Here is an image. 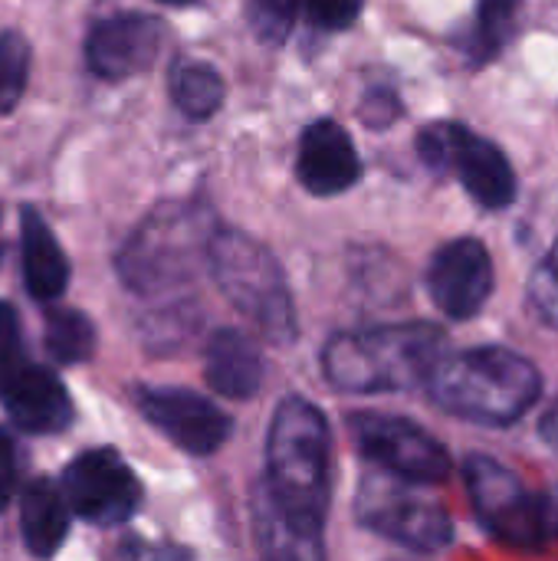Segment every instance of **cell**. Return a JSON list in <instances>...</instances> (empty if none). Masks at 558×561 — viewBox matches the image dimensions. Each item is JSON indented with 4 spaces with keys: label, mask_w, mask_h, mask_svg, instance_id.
<instances>
[{
    "label": "cell",
    "mask_w": 558,
    "mask_h": 561,
    "mask_svg": "<svg viewBox=\"0 0 558 561\" xmlns=\"http://www.w3.org/2000/svg\"><path fill=\"white\" fill-rule=\"evenodd\" d=\"M253 546L260 561H326L322 526L286 513L266 483L253 490Z\"/></svg>",
    "instance_id": "2e32d148"
},
{
    "label": "cell",
    "mask_w": 558,
    "mask_h": 561,
    "mask_svg": "<svg viewBox=\"0 0 558 561\" xmlns=\"http://www.w3.org/2000/svg\"><path fill=\"white\" fill-rule=\"evenodd\" d=\"M467 493L477 519L506 546L539 549L553 533V510L546 500L529 493L523 480L497 463L493 457L474 454L464 467Z\"/></svg>",
    "instance_id": "8992f818"
},
{
    "label": "cell",
    "mask_w": 558,
    "mask_h": 561,
    "mask_svg": "<svg viewBox=\"0 0 558 561\" xmlns=\"http://www.w3.org/2000/svg\"><path fill=\"white\" fill-rule=\"evenodd\" d=\"M171 99L187 118H210L224 102V79L207 62H178L171 72Z\"/></svg>",
    "instance_id": "ffe728a7"
},
{
    "label": "cell",
    "mask_w": 558,
    "mask_h": 561,
    "mask_svg": "<svg viewBox=\"0 0 558 561\" xmlns=\"http://www.w3.org/2000/svg\"><path fill=\"white\" fill-rule=\"evenodd\" d=\"M520 0H480V16H477V36L480 46L490 53L500 46V39L506 36V26L516 13Z\"/></svg>",
    "instance_id": "d4e9b609"
},
{
    "label": "cell",
    "mask_w": 558,
    "mask_h": 561,
    "mask_svg": "<svg viewBox=\"0 0 558 561\" xmlns=\"http://www.w3.org/2000/svg\"><path fill=\"white\" fill-rule=\"evenodd\" d=\"M263 483L276 503L303 523L322 526L332 490V434L306 398H286L266 437Z\"/></svg>",
    "instance_id": "3957f363"
},
{
    "label": "cell",
    "mask_w": 558,
    "mask_h": 561,
    "mask_svg": "<svg viewBox=\"0 0 558 561\" xmlns=\"http://www.w3.org/2000/svg\"><path fill=\"white\" fill-rule=\"evenodd\" d=\"M355 516L365 529L414 552H437L451 546L454 523L447 510L424 490V483L372 470L358 483Z\"/></svg>",
    "instance_id": "5b68a950"
},
{
    "label": "cell",
    "mask_w": 558,
    "mask_h": 561,
    "mask_svg": "<svg viewBox=\"0 0 558 561\" xmlns=\"http://www.w3.org/2000/svg\"><path fill=\"white\" fill-rule=\"evenodd\" d=\"M62 496L69 510L95 526H122L141 506V483L132 467L109 447L79 454L62 470Z\"/></svg>",
    "instance_id": "30bf717a"
},
{
    "label": "cell",
    "mask_w": 558,
    "mask_h": 561,
    "mask_svg": "<svg viewBox=\"0 0 558 561\" xmlns=\"http://www.w3.org/2000/svg\"><path fill=\"white\" fill-rule=\"evenodd\" d=\"M250 30L260 43H283L296 23V0H250L247 7Z\"/></svg>",
    "instance_id": "603a6c76"
},
{
    "label": "cell",
    "mask_w": 558,
    "mask_h": 561,
    "mask_svg": "<svg viewBox=\"0 0 558 561\" xmlns=\"http://www.w3.org/2000/svg\"><path fill=\"white\" fill-rule=\"evenodd\" d=\"M529 299L536 306V312L558 329V243L553 253L539 263V270L529 279Z\"/></svg>",
    "instance_id": "cb8c5ba5"
},
{
    "label": "cell",
    "mask_w": 558,
    "mask_h": 561,
    "mask_svg": "<svg viewBox=\"0 0 558 561\" xmlns=\"http://www.w3.org/2000/svg\"><path fill=\"white\" fill-rule=\"evenodd\" d=\"M296 171L306 191L319 197H332V194L349 191L358 181L362 164L345 128H339L332 118H319L303 131Z\"/></svg>",
    "instance_id": "9a60e30c"
},
{
    "label": "cell",
    "mask_w": 558,
    "mask_h": 561,
    "mask_svg": "<svg viewBox=\"0 0 558 561\" xmlns=\"http://www.w3.org/2000/svg\"><path fill=\"white\" fill-rule=\"evenodd\" d=\"M0 401L23 434H59L72 421V401L62 381L49 368L30 362L0 375Z\"/></svg>",
    "instance_id": "5bb4252c"
},
{
    "label": "cell",
    "mask_w": 558,
    "mask_h": 561,
    "mask_svg": "<svg viewBox=\"0 0 558 561\" xmlns=\"http://www.w3.org/2000/svg\"><path fill=\"white\" fill-rule=\"evenodd\" d=\"M447 332L431 322L342 332L322 352L326 378L339 391L378 394L428 385L447 358Z\"/></svg>",
    "instance_id": "6da1fadb"
},
{
    "label": "cell",
    "mask_w": 558,
    "mask_h": 561,
    "mask_svg": "<svg viewBox=\"0 0 558 561\" xmlns=\"http://www.w3.org/2000/svg\"><path fill=\"white\" fill-rule=\"evenodd\" d=\"M161 23L145 13H118L89 30L86 62L102 79H128L148 69L161 49Z\"/></svg>",
    "instance_id": "4fadbf2b"
},
{
    "label": "cell",
    "mask_w": 558,
    "mask_h": 561,
    "mask_svg": "<svg viewBox=\"0 0 558 561\" xmlns=\"http://www.w3.org/2000/svg\"><path fill=\"white\" fill-rule=\"evenodd\" d=\"M0 253H3V247H0Z\"/></svg>",
    "instance_id": "1f68e13d"
},
{
    "label": "cell",
    "mask_w": 558,
    "mask_h": 561,
    "mask_svg": "<svg viewBox=\"0 0 558 561\" xmlns=\"http://www.w3.org/2000/svg\"><path fill=\"white\" fill-rule=\"evenodd\" d=\"M428 391L447 414L503 427L539 401L543 378L529 358L500 345H483L447 355L431 375Z\"/></svg>",
    "instance_id": "7a4b0ae2"
},
{
    "label": "cell",
    "mask_w": 558,
    "mask_h": 561,
    "mask_svg": "<svg viewBox=\"0 0 558 561\" xmlns=\"http://www.w3.org/2000/svg\"><path fill=\"white\" fill-rule=\"evenodd\" d=\"M204 375L217 394H224L230 401H247L263 385V358L243 332L220 329V332H214V339L207 345Z\"/></svg>",
    "instance_id": "e0dca14e"
},
{
    "label": "cell",
    "mask_w": 558,
    "mask_h": 561,
    "mask_svg": "<svg viewBox=\"0 0 558 561\" xmlns=\"http://www.w3.org/2000/svg\"><path fill=\"white\" fill-rule=\"evenodd\" d=\"M20 253H23L26 293L39 302L59 299L69 283V260L56 243L49 224L33 207H26L20 220Z\"/></svg>",
    "instance_id": "ac0fdd59"
},
{
    "label": "cell",
    "mask_w": 558,
    "mask_h": 561,
    "mask_svg": "<svg viewBox=\"0 0 558 561\" xmlns=\"http://www.w3.org/2000/svg\"><path fill=\"white\" fill-rule=\"evenodd\" d=\"M349 427L358 450L395 477L414 483H441L451 473V454L444 444L421 431L414 421L362 411L349 417Z\"/></svg>",
    "instance_id": "9c48e42d"
},
{
    "label": "cell",
    "mask_w": 558,
    "mask_h": 561,
    "mask_svg": "<svg viewBox=\"0 0 558 561\" xmlns=\"http://www.w3.org/2000/svg\"><path fill=\"white\" fill-rule=\"evenodd\" d=\"M46 348L59 365H79L95 352V325L79 309H49Z\"/></svg>",
    "instance_id": "44dd1931"
},
{
    "label": "cell",
    "mask_w": 558,
    "mask_h": 561,
    "mask_svg": "<svg viewBox=\"0 0 558 561\" xmlns=\"http://www.w3.org/2000/svg\"><path fill=\"white\" fill-rule=\"evenodd\" d=\"M539 431H543V440L558 454V401L549 408V414L543 417V427Z\"/></svg>",
    "instance_id": "f1b7e54d"
},
{
    "label": "cell",
    "mask_w": 558,
    "mask_h": 561,
    "mask_svg": "<svg viewBox=\"0 0 558 561\" xmlns=\"http://www.w3.org/2000/svg\"><path fill=\"white\" fill-rule=\"evenodd\" d=\"M220 293L240 309L266 339L289 342L296 335V312L283 279V270L257 240L237 230H224L207 250Z\"/></svg>",
    "instance_id": "277c9868"
},
{
    "label": "cell",
    "mask_w": 558,
    "mask_h": 561,
    "mask_svg": "<svg viewBox=\"0 0 558 561\" xmlns=\"http://www.w3.org/2000/svg\"><path fill=\"white\" fill-rule=\"evenodd\" d=\"M69 503L49 480H33L20 496V533L36 559H53L69 536Z\"/></svg>",
    "instance_id": "d6986e66"
},
{
    "label": "cell",
    "mask_w": 558,
    "mask_h": 561,
    "mask_svg": "<svg viewBox=\"0 0 558 561\" xmlns=\"http://www.w3.org/2000/svg\"><path fill=\"white\" fill-rule=\"evenodd\" d=\"M164 3H191V0H164Z\"/></svg>",
    "instance_id": "4dcf8cb0"
},
{
    "label": "cell",
    "mask_w": 558,
    "mask_h": 561,
    "mask_svg": "<svg viewBox=\"0 0 558 561\" xmlns=\"http://www.w3.org/2000/svg\"><path fill=\"white\" fill-rule=\"evenodd\" d=\"M362 3L365 0H306V13L312 16V23L326 30H342L358 20Z\"/></svg>",
    "instance_id": "484cf974"
},
{
    "label": "cell",
    "mask_w": 558,
    "mask_h": 561,
    "mask_svg": "<svg viewBox=\"0 0 558 561\" xmlns=\"http://www.w3.org/2000/svg\"><path fill=\"white\" fill-rule=\"evenodd\" d=\"M421 158L441 171L454 168L467 194L490 207H510L516 197V174L506 161V154L487 141L470 135L464 125H434L421 135Z\"/></svg>",
    "instance_id": "ba28073f"
},
{
    "label": "cell",
    "mask_w": 558,
    "mask_h": 561,
    "mask_svg": "<svg viewBox=\"0 0 558 561\" xmlns=\"http://www.w3.org/2000/svg\"><path fill=\"white\" fill-rule=\"evenodd\" d=\"M30 76V43L16 30L0 33V115L13 112L26 92Z\"/></svg>",
    "instance_id": "7402d4cb"
},
{
    "label": "cell",
    "mask_w": 558,
    "mask_h": 561,
    "mask_svg": "<svg viewBox=\"0 0 558 561\" xmlns=\"http://www.w3.org/2000/svg\"><path fill=\"white\" fill-rule=\"evenodd\" d=\"M138 408L174 447L194 457L217 454L234 431L217 404L187 388H138Z\"/></svg>",
    "instance_id": "8fae6325"
},
{
    "label": "cell",
    "mask_w": 558,
    "mask_h": 561,
    "mask_svg": "<svg viewBox=\"0 0 558 561\" xmlns=\"http://www.w3.org/2000/svg\"><path fill=\"white\" fill-rule=\"evenodd\" d=\"M20 362V319L13 306L0 299V375L16 368Z\"/></svg>",
    "instance_id": "4316f807"
},
{
    "label": "cell",
    "mask_w": 558,
    "mask_h": 561,
    "mask_svg": "<svg viewBox=\"0 0 558 561\" xmlns=\"http://www.w3.org/2000/svg\"><path fill=\"white\" fill-rule=\"evenodd\" d=\"M214 237H201V224L191 214L151 217L118 253V273L135 293H161L194 276L201 250H210Z\"/></svg>",
    "instance_id": "52a82bcc"
},
{
    "label": "cell",
    "mask_w": 558,
    "mask_h": 561,
    "mask_svg": "<svg viewBox=\"0 0 558 561\" xmlns=\"http://www.w3.org/2000/svg\"><path fill=\"white\" fill-rule=\"evenodd\" d=\"M434 306L451 319L477 316L493 293V260L480 240H454L441 247L428 270Z\"/></svg>",
    "instance_id": "7c38bea8"
},
{
    "label": "cell",
    "mask_w": 558,
    "mask_h": 561,
    "mask_svg": "<svg viewBox=\"0 0 558 561\" xmlns=\"http://www.w3.org/2000/svg\"><path fill=\"white\" fill-rule=\"evenodd\" d=\"M13 486H16V454H13V440L0 434V513L13 500Z\"/></svg>",
    "instance_id": "83f0119b"
},
{
    "label": "cell",
    "mask_w": 558,
    "mask_h": 561,
    "mask_svg": "<svg viewBox=\"0 0 558 561\" xmlns=\"http://www.w3.org/2000/svg\"><path fill=\"white\" fill-rule=\"evenodd\" d=\"M549 510H553V526L558 529V493H556V500L549 503Z\"/></svg>",
    "instance_id": "f546056e"
}]
</instances>
